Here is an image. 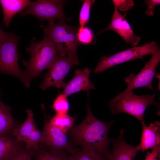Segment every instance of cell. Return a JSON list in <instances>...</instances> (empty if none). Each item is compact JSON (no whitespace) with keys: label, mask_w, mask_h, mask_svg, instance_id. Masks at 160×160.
<instances>
[{"label":"cell","mask_w":160,"mask_h":160,"mask_svg":"<svg viewBox=\"0 0 160 160\" xmlns=\"http://www.w3.org/2000/svg\"><path fill=\"white\" fill-rule=\"evenodd\" d=\"M41 108L44 116V125L42 132L41 143L49 147L50 151L66 156L72 153L76 148L69 140L67 134L52 125L47 120L44 112V106Z\"/></svg>","instance_id":"ba28073f"},{"label":"cell","mask_w":160,"mask_h":160,"mask_svg":"<svg viewBox=\"0 0 160 160\" xmlns=\"http://www.w3.org/2000/svg\"><path fill=\"white\" fill-rule=\"evenodd\" d=\"M146 5V9L145 11L146 15L150 16H153L156 6L160 4L159 0H145L144 1Z\"/></svg>","instance_id":"4316f807"},{"label":"cell","mask_w":160,"mask_h":160,"mask_svg":"<svg viewBox=\"0 0 160 160\" xmlns=\"http://www.w3.org/2000/svg\"><path fill=\"white\" fill-rule=\"evenodd\" d=\"M26 112L27 115L25 121L15 129L12 132L13 136L16 137L18 141H23L27 136L37 128L34 121L32 111L28 109L26 111Z\"/></svg>","instance_id":"2e32d148"},{"label":"cell","mask_w":160,"mask_h":160,"mask_svg":"<svg viewBox=\"0 0 160 160\" xmlns=\"http://www.w3.org/2000/svg\"><path fill=\"white\" fill-rule=\"evenodd\" d=\"M124 130L121 129L119 136L116 139L111 140L113 149L106 160H132L137 153L140 150L139 145H131L124 139Z\"/></svg>","instance_id":"7c38bea8"},{"label":"cell","mask_w":160,"mask_h":160,"mask_svg":"<svg viewBox=\"0 0 160 160\" xmlns=\"http://www.w3.org/2000/svg\"><path fill=\"white\" fill-rule=\"evenodd\" d=\"M76 38L80 44H87L91 43L94 36L92 30L87 27H80L77 29Z\"/></svg>","instance_id":"7402d4cb"},{"label":"cell","mask_w":160,"mask_h":160,"mask_svg":"<svg viewBox=\"0 0 160 160\" xmlns=\"http://www.w3.org/2000/svg\"><path fill=\"white\" fill-rule=\"evenodd\" d=\"M42 137V132L37 128L33 130L25 138L23 142L26 145V148L29 149L31 148H36L39 142H40Z\"/></svg>","instance_id":"cb8c5ba5"},{"label":"cell","mask_w":160,"mask_h":160,"mask_svg":"<svg viewBox=\"0 0 160 160\" xmlns=\"http://www.w3.org/2000/svg\"><path fill=\"white\" fill-rule=\"evenodd\" d=\"M79 63L77 57L58 53L48 69V72L39 87L43 90L50 87L63 88L65 76L73 66Z\"/></svg>","instance_id":"52a82bcc"},{"label":"cell","mask_w":160,"mask_h":160,"mask_svg":"<svg viewBox=\"0 0 160 160\" xmlns=\"http://www.w3.org/2000/svg\"><path fill=\"white\" fill-rule=\"evenodd\" d=\"M112 1L113 5L121 11H127L134 5V1L132 0H113Z\"/></svg>","instance_id":"484cf974"},{"label":"cell","mask_w":160,"mask_h":160,"mask_svg":"<svg viewBox=\"0 0 160 160\" xmlns=\"http://www.w3.org/2000/svg\"><path fill=\"white\" fill-rule=\"evenodd\" d=\"M59 20L56 23L51 20L45 26L41 25L44 36L55 44L58 53L77 57L76 51L80 44L77 39L76 28L67 24L64 20Z\"/></svg>","instance_id":"3957f363"},{"label":"cell","mask_w":160,"mask_h":160,"mask_svg":"<svg viewBox=\"0 0 160 160\" xmlns=\"http://www.w3.org/2000/svg\"><path fill=\"white\" fill-rule=\"evenodd\" d=\"M82 1L83 4L80 12L79 18V23L81 27L84 26L88 23L90 8L95 1L84 0Z\"/></svg>","instance_id":"603a6c76"},{"label":"cell","mask_w":160,"mask_h":160,"mask_svg":"<svg viewBox=\"0 0 160 160\" xmlns=\"http://www.w3.org/2000/svg\"><path fill=\"white\" fill-rule=\"evenodd\" d=\"M75 119L67 114H56L50 119L49 123L67 134L72 127Z\"/></svg>","instance_id":"e0dca14e"},{"label":"cell","mask_w":160,"mask_h":160,"mask_svg":"<svg viewBox=\"0 0 160 160\" xmlns=\"http://www.w3.org/2000/svg\"><path fill=\"white\" fill-rule=\"evenodd\" d=\"M20 38V36L12 32L0 44V73L14 76L24 84V71L20 69L18 63L20 55L17 51V45Z\"/></svg>","instance_id":"5b68a950"},{"label":"cell","mask_w":160,"mask_h":160,"mask_svg":"<svg viewBox=\"0 0 160 160\" xmlns=\"http://www.w3.org/2000/svg\"><path fill=\"white\" fill-rule=\"evenodd\" d=\"M113 122H104L96 118L91 111L88 99L86 117L68 131L70 140L75 147L93 150L107 160L111 143L108 133Z\"/></svg>","instance_id":"6da1fadb"},{"label":"cell","mask_w":160,"mask_h":160,"mask_svg":"<svg viewBox=\"0 0 160 160\" xmlns=\"http://www.w3.org/2000/svg\"><path fill=\"white\" fill-rule=\"evenodd\" d=\"M91 72V70L88 68L76 70L72 79L68 82L65 83L62 93L68 97L81 90L88 91L90 89H95L94 84L91 83L89 79Z\"/></svg>","instance_id":"4fadbf2b"},{"label":"cell","mask_w":160,"mask_h":160,"mask_svg":"<svg viewBox=\"0 0 160 160\" xmlns=\"http://www.w3.org/2000/svg\"><path fill=\"white\" fill-rule=\"evenodd\" d=\"M29 0H0L3 14V23L7 28L11 22L13 17L30 5Z\"/></svg>","instance_id":"9a60e30c"},{"label":"cell","mask_w":160,"mask_h":160,"mask_svg":"<svg viewBox=\"0 0 160 160\" xmlns=\"http://www.w3.org/2000/svg\"><path fill=\"white\" fill-rule=\"evenodd\" d=\"M9 33L4 31L0 27V44L8 36Z\"/></svg>","instance_id":"f546056e"},{"label":"cell","mask_w":160,"mask_h":160,"mask_svg":"<svg viewBox=\"0 0 160 160\" xmlns=\"http://www.w3.org/2000/svg\"><path fill=\"white\" fill-rule=\"evenodd\" d=\"M26 51L31 55L29 61L23 60L26 67L24 71L25 87H30L31 80L39 76L44 70L48 69L51 65L58 53L55 44L44 36L40 41H36L33 37Z\"/></svg>","instance_id":"7a4b0ae2"},{"label":"cell","mask_w":160,"mask_h":160,"mask_svg":"<svg viewBox=\"0 0 160 160\" xmlns=\"http://www.w3.org/2000/svg\"><path fill=\"white\" fill-rule=\"evenodd\" d=\"M17 152L15 143L12 139L0 136V160H9Z\"/></svg>","instance_id":"d6986e66"},{"label":"cell","mask_w":160,"mask_h":160,"mask_svg":"<svg viewBox=\"0 0 160 160\" xmlns=\"http://www.w3.org/2000/svg\"><path fill=\"white\" fill-rule=\"evenodd\" d=\"M9 160H32L31 156L27 152L21 151L17 152Z\"/></svg>","instance_id":"83f0119b"},{"label":"cell","mask_w":160,"mask_h":160,"mask_svg":"<svg viewBox=\"0 0 160 160\" xmlns=\"http://www.w3.org/2000/svg\"><path fill=\"white\" fill-rule=\"evenodd\" d=\"M150 152H148L145 160H156L160 151V147L156 146L151 149Z\"/></svg>","instance_id":"f1b7e54d"},{"label":"cell","mask_w":160,"mask_h":160,"mask_svg":"<svg viewBox=\"0 0 160 160\" xmlns=\"http://www.w3.org/2000/svg\"><path fill=\"white\" fill-rule=\"evenodd\" d=\"M68 156L43 151L38 153L36 160H67Z\"/></svg>","instance_id":"d4e9b609"},{"label":"cell","mask_w":160,"mask_h":160,"mask_svg":"<svg viewBox=\"0 0 160 160\" xmlns=\"http://www.w3.org/2000/svg\"><path fill=\"white\" fill-rule=\"evenodd\" d=\"M142 127L140 142L139 144L143 152L149 148L160 146V122L156 121L149 126L145 122L141 123Z\"/></svg>","instance_id":"5bb4252c"},{"label":"cell","mask_w":160,"mask_h":160,"mask_svg":"<svg viewBox=\"0 0 160 160\" xmlns=\"http://www.w3.org/2000/svg\"><path fill=\"white\" fill-rule=\"evenodd\" d=\"M13 122L9 107L0 99V136L10 128Z\"/></svg>","instance_id":"ffe728a7"},{"label":"cell","mask_w":160,"mask_h":160,"mask_svg":"<svg viewBox=\"0 0 160 160\" xmlns=\"http://www.w3.org/2000/svg\"><path fill=\"white\" fill-rule=\"evenodd\" d=\"M67 160H106L93 150L76 148L67 156Z\"/></svg>","instance_id":"ac0fdd59"},{"label":"cell","mask_w":160,"mask_h":160,"mask_svg":"<svg viewBox=\"0 0 160 160\" xmlns=\"http://www.w3.org/2000/svg\"><path fill=\"white\" fill-rule=\"evenodd\" d=\"M159 47L155 41L148 42L139 47H134L120 52L111 56H103L94 70L99 73L118 64L137 58H142L147 55H151Z\"/></svg>","instance_id":"8992f818"},{"label":"cell","mask_w":160,"mask_h":160,"mask_svg":"<svg viewBox=\"0 0 160 160\" xmlns=\"http://www.w3.org/2000/svg\"><path fill=\"white\" fill-rule=\"evenodd\" d=\"M111 22L105 28L99 32L100 34L104 31L111 30L118 34L127 44H129L132 47L139 43L140 38L134 34L129 24L126 20L125 17L127 12L122 15L119 12L116 6Z\"/></svg>","instance_id":"8fae6325"},{"label":"cell","mask_w":160,"mask_h":160,"mask_svg":"<svg viewBox=\"0 0 160 160\" xmlns=\"http://www.w3.org/2000/svg\"><path fill=\"white\" fill-rule=\"evenodd\" d=\"M150 60L146 63L142 70L137 75L132 73L126 77L125 82L127 85L125 91L136 88L146 87L153 89V79L155 74L156 67L160 61V49L159 48L151 55Z\"/></svg>","instance_id":"30bf717a"},{"label":"cell","mask_w":160,"mask_h":160,"mask_svg":"<svg viewBox=\"0 0 160 160\" xmlns=\"http://www.w3.org/2000/svg\"><path fill=\"white\" fill-rule=\"evenodd\" d=\"M67 97L63 93L59 94L54 100L52 108L57 114H67L69 108Z\"/></svg>","instance_id":"44dd1931"},{"label":"cell","mask_w":160,"mask_h":160,"mask_svg":"<svg viewBox=\"0 0 160 160\" xmlns=\"http://www.w3.org/2000/svg\"><path fill=\"white\" fill-rule=\"evenodd\" d=\"M156 95L139 96L132 90H124L109 103L111 112L117 114L125 113L133 116L141 122H144L143 117L147 107L153 103Z\"/></svg>","instance_id":"277c9868"},{"label":"cell","mask_w":160,"mask_h":160,"mask_svg":"<svg viewBox=\"0 0 160 160\" xmlns=\"http://www.w3.org/2000/svg\"><path fill=\"white\" fill-rule=\"evenodd\" d=\"M66 3L64 0H37L32 1L26 9L20 13L22 16L30 15L37 17L41 21L68 19L64 14L63 7Z\"/></svg>","instance_id":"9c48e42d"}]
</instances>
